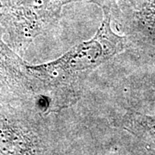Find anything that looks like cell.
<instances>
[{
	"mask_svg": "<svg viewBox=\"0 0 155 155\" xmlns=\"http://www.w3.org/2000/svg\"><path fill=\"white\" fill-rule=\"evenodd\" d=\"M71 1H78V0H63V2H64V3L71 2ZM89 1H95V2H97V3H99V2H103V1H104V0H89Z\"/></svg>",
	"mask_w": 155,
	"mask_h": 155,
	"instance_id": "cell-1",
	"label": "cell"
}]
</instances>
